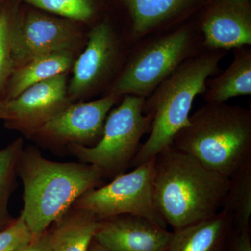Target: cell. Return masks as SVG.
I'll use <instances>...</instances> for the list:
<instances>
[{
  "mask_svg": "<svg viewBox=\"0 0 251 251\" xmlns=\"http://www.w3.org/2000/svg\"><path fill=\"white\" fill-rule=\"evenodd\" d=\"M229 184V178L211 171L173 144L155 156V203L173 231L219 212Z\"/></svg>",
  "mask_w": 251,
  "mask_h": 251,
  "instance_id": "obj_1",
  "label": "cell"
},
{
  "mask_svg": "<svg viewBox=\"0 0 251 251\" xmlns=\"http://www.w3.org/2000/svg\"><path fill=\"white\" fill-rule=\"evenodd\" d=\"M17 173L23 186L20 215L34 239L62 219L82 195L99 187L105 178L97 167L50 161L34 147L23 149Z\"/></svg>",
  "mask_w": 251,
  "mask_h": 251,
  "instance_id": "obj_2",
  "label": "cell"
},
{
  "mask_svg": "<svg viewBox=\"0 0 251 251\" xmlns=\"http://www.w3.org/2000/svg\"><path fill=\"white\" fill-rule=\"evenodd\" d=\"M173 145L229 179L251 163V110L226 103H206L190 116Z\"/></svg>",
  "mask_w": 251,
  "mask_h": 251,
  "instance_id": "obj_3",
  "label": "cell"
},
{
  "mask_svg": "<svg viewBox=\"0 0 251 251\" xmlns=\"http://www.w3.org/2000/svg\"><path fill=\"white\" fill-rule=\"evenodd\" d=\"M226 51L206 50L183 62L145 99L144 113H153L151 131L131 163L136 167L154 158L173 144L175 135L189 122L198 94L206 90V81L219 71Z\"/></svg>",
  "mask_w": 251,
  "mask_h": 251,
  "instance_id": "obj_4",
  "label": "cell"
},
{
  "mask_svg": "<svg viewBox=\"0 0 251 251\" xmlns=\"http://www.w3.org/2000/svg\"><path fill=\"white\" fill-rule=\"evenodd\" d=\"M121 103L109 112L103 133L92 147L68 145L69 151L80 162L97 167L104 176H116L131 166L141 146L144 135L150 133L153 113L143 112L145 97L124 96Z\"/></svg>",
  "mask_w": 251,
  "mask_h": 251,
  "instance_id": "obj_5",
  "label": "cell"
},
{
  "mask_svg": "<svg viewBox=\"0 0 251 251\" xmlns=\"http://www.w3.org/2000/svg\"><path fill=\"white\" fill-rule=\"evenodd\" d=\"M199 45L198 38L187 26L149 39L130 57L105 94L146 99L183 62L199 52Z\"/></svg>",
  "mask_w": 251,
  "mask_h": 251,
  "instance_id": "obj_6",
  "label": "cell"
},
{
  "mask_svg": "<svg viewBox=\"0 0 251 251\" xmlns=\"http://www.w3.org/2000/svg\"><path fill=\"white\" fill-rule=\"evenodd\" d=\"M155 157L122 173L111 182L90 190L75 201L72 207L88 211L99 221L132 214L143 216L167 228L157 209L153 193Z\"/></svg>",
  "mask_w": 251,
  "mask_h": 251,
  "instance_id": "obj_7",
  "label": "cell"
},
{
  "mask_svg": "<svg viewBox=\"0 0 251 251\" xmlns=\"http://www.w3.org/2000/svg\"><path fill=\"white\" fill-rule=\"evenodd\" d=\"M82 40L80 23L20 2L11 29L14 69L46 54L75 51Z\"/></svg>",
  "mask_w": 251,
  "mask_h": 251,
  "instance_id": "obj_8",
  "label": "cell"
},
{
  "mask_svg": "<svg viewBox=\"0 0 251 251\" xmlns=\"http://www.w3.org/2000/svg\"><path fill=\"white\" fill-rule=\"evenodd\" d=\"M67 86V74H63L31 86L16 98L0 101V120L8 129L31 137L73 103Z\"/></svg>",
  "mask_w": 251,
  "mask_h": 251,
  "instance_id": "obj_9",
  "label": "cell"
},
{
  "mask_svg": "<svg viewBox=\"0 0 251 251\" xmlns=\"http://www.w3.org/2000/svg\"><path fill=\"white\" fill-rule=\"evenodd\" d=\"M120 99L105 94L94 101L71 103L36 130L31 138L53 145L94 146L101 138L109 112Z\"/></svg>",
  "mask_w": 251,
  "mask_h": 251,
  "instance_id": "obj_10",
  "label": "cell"
},
{
  "mask_svg": "<svg viewBox=\"0 0 251 251\" xmlns=\"http://www.w3.org/2000/svg\"><path fill=\"white\" fill-rule=\"evenodd\" d=\"M120 52V42L108 20L96 24L87 34L85 49L73 64L67 86L72 102L103 85L116 69Z\"/></svg>",
  "mask_w": 251,
  "mask_h": 251,
  "instance_id": "obj_11",
  "label": "cell"
},
{
  "mask_svg": "<svg viewBox=\"0 0 251 251\" xmlns=\"http://www.w3.org/2000/svg\"><path fill=\"white\" fill-rule=\"evenodd\" d=\"M172 232L143 216L100 220L94 239L108 251H165Z\"/></svg>",
  "mask_w": 251,
  "mask_h": 251,
  "instance_id": "obj_12",
  "label": "cell"
},
{
  "mask_svg": "<svg viewBox=\"0 0 251 251\" xmlns=\"http://www.w3.org/2000/svg\"><path fill=\"white\" fill-rule=\"evenodd\" d=\"M203 46L207 50H227L251 45L249 5L218 0L203 18Z\"/></svg>",
  "mask_w": 251,
  "mask_h": 251,
  "instance_id": "obj_13",
  "label": "cell"
},
{
  "mask_svg": "<svg viewBox=\"0 0 251 251\" xmlns=\"http://www.w3.org/2000/svg\"><path fill=\"white\" fill-rule=\"evenodd\" d=\"M232 227V216L221 210L209 219L172 231L165 251H224Z\"/></svg>",
  "mask_w": 251,
  "mask_h": 251,
  "instance_id": "obj_14",
  "label": "cell"
},
{
  "mask_svg": "<svg viewBox=\"0 0 251 251\" xmlns=\"http://www.w3.org/2000/svg\"><path fill=\"white\" fill-rule=\"evenodd\" d=\"M75 52L62 50L32 59L12 73L2 100L16 98L31 86L67 74L75 61ZM1 100V101H2Z\"/></svg>",
  "mask_w": 251,
  "mask_h": 251,
  "instance_id": "obj_15",
  "label": "cell"
},
{
  "mask_svg": "<svg viewBox=\"0 0 251 251\" xmlns=\"http://www.w3.org/2000/svg\"><path fill=\"white\" fill-rule=\"evenodd\" d=\"M251 94V49H234V59L224 73L206 81L204 101L226 103L229 99Z\"/></svg>",
  "mask_w": 251,
  "mask_h": 251,
  "instance_id": "obj_16",
  "label": "cell"
},
{
  "mask_svg": "<svg viewBox=\"0 0 251 251\" xmlns=\"http://www.w3.org/2000/svg\"><path fill=\"white\" fill-rule=\"evenodd\" d=\"M131 20L133 40L145 39L162 25L181 14L195 0H120Z\"/></svg>",
  "mask_w": 251,
  "mask_h": 251,
  "instance_id": "obj_17",
  "label": "cell"
},
{
  "mask_svg": "<svg viewBox=\"0 0 251 251\" xmlns=\"http://www.w3.org/2000/svg\"><path fill=\"white\" fill-rule=\"evenodd\" d=\"M99 221L88 211L72 207L50 229L52 251H89Z\"/></svg>",
  "mask_w": 251,
  "mask_h": 251,
  "instance_id": "obj_18",
  "label": "cell"
},
{
  "mask_svg": "<svg viewBox=\"0 0 251 251\" xmlns=\"http://www.w3.org/2000/svg\"><path fill=\"white\" fill-rule=\"evenodd\" d=\"M221 210L232 216L235 227H250L251 163L229 178L228 189Z\"/></svg>",
  "mask_w": 251,
  "mask_h": 251,
  "instance_id": "obj_19",
  "label": "cell"
},
{
  "mask_svg": "<svg viewBox=\"0 0 251 251\" xmlns=\"http://www.w3.org/2000/svg\"><path fill=\"white\" fill-rule=\"evenodd\" d=\"M22 138L0 150V230L14 220L9 209L10 198L17 186L18 160L24 149Z\"/></svg>",
  "mask_w": 251,
  "mask_h": 251,
  "instance_id": "obj_20",
  "label": "cell"
},
{
  "mask_svg": "<svg viewBox=\"0 0 251 251\" xmlns=\"http://www.w3.org/2000/svg\"><path fill=\"white\" fill-rule=\"evenodd\" d=\"M27 5L77 23L93 21L99 13V0H18Z\"/></svg>",
  "mask_w": 251,
  "mask_h": 251,
  "instance_id": "obj_21",
  "label": "cell"
},
{
  "mask_svg": "<svg viewBox=\"0 0 251 251\" xmlns=\"http://www.w3.org/2000/svg\"><path fill=\"white\" fill-rule=\"evenodd\" d=\"M19 4L18 0H9L0 13V101L2 100L14 70L11 54V29Z\"/></svg>",
  "mask_w": 251,
  "mask_h": 251,
  "instance_id": "obj_22",
  "label": "cell"
},
{
  "mask_svg": "<svg viewBox=\"0 0 251 251\" xmlns=\"http://www.w3.org/2000/svg\"><path fill=\"white\" fill-rule=\"evenodd\" d=\"M33 235L22 216L0 230V251H21L32 242Z\"/></svg>",
  "mask_w": 251,
  "mask_h": 251,
  "instance_id": "obj_23",
  "label": "cell"
},
{
  "mask_svg": "<svg viewBox=\"0 0 251 251\" xmlns=\"http://www.w3.org/2000/svg\"><path fill=\"white\" fill-rule=\"evenodd\" d=\"M224 251H251L250 227H239L233 226Z\"/></svg>",
  "mask_w": 251,
  "mask_h": 251,
  "instance_id": "obj_24",
  "label": "cell"
},
{
  "mask_svg": "<svg viewBox=\"0 0 251 251\" xmlns=\"http://www.w3.org/2000/svg\"><path fill=\"white\" fill-rule=\"evenodd\" d=\"M21 251H52L50 229H48L39 237L33 239L31 244Z\"/></svg>",
  "mask_w": 251,
  "mask_h": 251,
  "instance_id": "obj_25",
  "label": "cell"
},
{
  "mask_svg": "<svg viewBox=\"0 0 251 251\" xmlns=\"http://www.w3.org/2000/svg\"><path fill=\"white\" fill-rule=\"evenodd\" d=\"M89 251H108L102 247L100 244H99L95 239H94V240L92 241V244H91V246L90 247V249H89Z\"/></svg>",
  "mask_w": 251,
  "mask_h": 251,
  "instance_id": "obj_26",
  "label": "cell"
},
{
  "mask_svg": "<svg viewBox=\"0 0 251 251\" xmlns=\"http://www.w3.org/2000/svg\"><path fill=\"white\" fill-rule=\"evenodd\" d=\"M231 2L237 3V4L249 5V0H227Z\"/></svg>",
  "mask_w": 251,
  "mask_h": 251,
  "instance_id": "obj_27",
  "label": "cell"
},
{
  "mask_svg": "<svg viewBox=\"0 0 251 251\" xmlns=\"http://www.w3.org/2000/svg\"><path fill=\"white\" fill-rule=\"evenodd\" d=\"M9 0H0V13L2 11L3 8Z\"/></svg>",
  "mask_w": 251,
  "mask_h": 251,
  "instance_id": "obj_28",
  "label": "cell"
}]
</instances>
